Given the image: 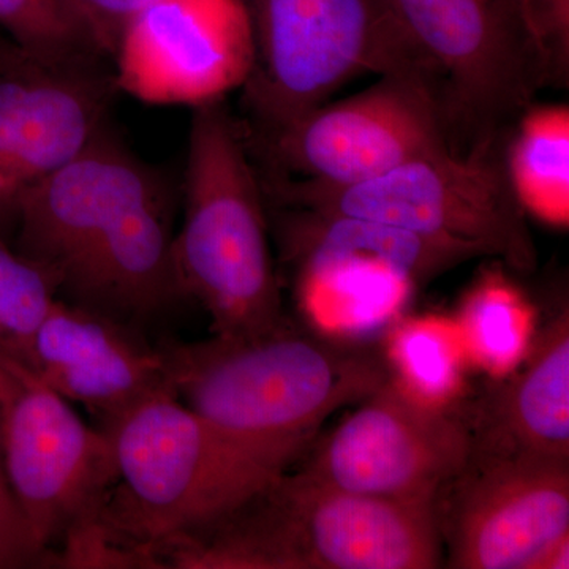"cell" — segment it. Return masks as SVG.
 Masks as SVG:
<instances>
[{"label": "cell", "mask_w": 569, "mask_h": 569, "mask_svg": "<svg viewBox=\"0 0 569 569\" xmlns=\"http://www.w3.org/2000/svg\"><path fill=\"white\" fill-rule=\"evenodd\" d=\"M241 2L250 33V66L241 86L247 138L287 126L367 71L419 78L438 97L432 69L387 0Z\"/></svg>", "instance_id": "obj_6"}, {"label": "cell", "mask_w": 569, "mask_h": 569, "mask_svg": "<svg viewBox=\"0 0 569 569\" xmlns=\"http://www.w3.org/2000/svg\"><path fill=\"white\" fill-rule=\"evenodd\" d=\"M58 295L51 276L0 231V351L28 365L33 336Z\"/></svg>", "instance_id": "obj_20"}, {"label": "cell", "mask_w": 569, "mask_h": 569, "mask_svg": "<svg viewBox=\"0 0 569 569\" xmlns=\"http://www.w3.org/2000/svg\"><path fill=\"white\" fill-rule=\"evenodd\" d=\"M470 429L473 456L569 463V320L559 313Z\"/></svg>", "instance_id": "obj_16"}, {"label": "cell", "mask_w": 569, "mask_h": 569, "mask_svg": "<svg viewBox=\"0 0 569 569\" xmlns=\"http://www.w3.org/2000/svg\"><path fill=\"white\" fill-rule=\"evenodd\" d=\"M3 39H7V37H3L2 33H0V41H2Z\"/></svg>", "instance_id": "obj_26"}, {"label": "cell", "mask_w": 569, "mask_h": 569, "mask_svg": "<svg viewBox=\"0 0 569 569\" xmlns=\"http://www.w3.org/2000/svg\"><path fill=\"white\" fill-rule=\"evenodd\" d=\"M529 316L522 296L501 274H486L467 296L462 325L467 340L486 365L503 367L526 346Z\"/></svg>", "instance_id": "obj_21"}, {"label": "cell", "mask_w": 569, "mask_h": 569, "mask_svg": "<svg viewBox=\"0 0 569 569\" xmlns=\"http://www.w3.org/2000/svg\"><path fill=\"white\" fill-rule=\"evenodd\" d=\"M190 569H433L445 559L438 500L331 488L305 471L272 479L209 529L163 546Z\"/></svg>", "instance_id": "obj_3"}, {"label": "cell", "mask_w": 569, "mask_h": 569, "mask_svg": "<svg viewBox=\"0 0 569 569\" xmlns=\"http://www.w3.org/2000/svg\"><path fill=\"white\" fill-rule=\"evenodd\" d=\"M246 142L260 176L321 187L365 182L419 157L452 152L436 89L402 74L380 77L350 99Z\"/></svg>", "instance_id": "obj_9"}, {"label": "cell", "mask_w": 569, "mask_h": 569, "mask_svg": "<svg viewBox=\"0 0 569 569\" xmlns=\"http://www.w3.org/2000/svg\"><path fill=\"white\" fill-rule=\"evenodd\" d=\"M50 550L41 545L0 467V569L44 567Z\"/></svg>", "instance_id": "obj_23"}, {"label": "cell", "mask_w": 569, "mask_h": 569, "mask_svg": "<svg viewBox=\"0 0 569 569\" xmlns=\"http://www.w3.org/2000/svg\"><path fill=\"white\" fill-rule=\"evenodd\" d=\"M80 2L110 44L112 56L116 37L123 26L159 0H80Z\"/></svg>", "instance_id": "obj_25"}, {"label": "cell", "mask_w": 569, "mask_h": 569, "mask_svg": "<svg viewBox=\"0 0 569 569\" xmlns=\"http://www.w3.org/2000/svg\"><path fill=\"white\" fill-rule=\"evenodd\" d=\"M0 467L41 545L50 550L103 508L116 485L110 438L66 397L0 351Z\"/></svg>", "instance_id": "obj_10"}, {"label": "cell", "mask_w": 569, "mask_h": 569, "mask_svg": "<svg viewBox=\"0 0 569 569\" xmlns=\"http://www.w3.org/2000/svg\"><path fill=\"white\" fill-rule=\"evenodd\" d=\"M121 92L151 104H201L241 88L250 33L241 0H159L118 33L111 56Z\"/></svg>", "instance_id": "obj_14"}, {"label": "cell", "mask_w": 569, "mask_h": 569, "mask_svg": "<svg viewBox=\"0 0 569 569\" xmlns=\"http://www.w3.org/2000/svg\"><path fill=\"white\" fill-rule=\"evenodd\" d=\"M359 403L302 471L362 496L438 500L470 458L468 425L392 378Z\"/></svg>", "instance_id": "obj_13"}, {"label": "cell", "mask_w": 569, "mask_h": 569, "mask_svg": "<svg viewBox=\"0 0 569 569\" xmlns=\"http://www.w3.org/2000/svg\"><path fill=\"white\" fill-rule=\"evenodd\" d=\"M183 181V222L173 246L183 296L208 310L216 336L283 326L263 183L222 100L193 108Z\"/></svg>", "instance_id": "obj_4"}, {"label": "cell", "mask_w": 569, "mask_h": 569, "mask_svg": "<svg viewBox=\"0 0 569 569\" xmlns=\"http://www.w3.org/2000/svg\"><path fill=\"white\" fill-rule=\"evenodd\" d=\"M102 427L118 486L104 516L156 560L160 546L209 529L284 473L183 406L171 389L144 397Z\"/></svg>", "instance_id": "obj_5"}, {"label": "cell", "mask_w": 569, "mask_h": 569, "mask_svg": "<svg viewBox=\"0 0 569 569\" xmlns=\"http://www.w3.org/2000/svg\"><path fill=\"white\" fill-rule=\"evenodd\" d=\"M553 67L556 88L569 80V0H531Z\"/></svg>", "instance_id": "obj_24"}, {"label": "cell", "mask_w": 569, "mask_h": 569, "mask_svg": "<svg viewBox=\"0 0 569 569\" xmlns=\"http://www.w3.org/2000/svg\"><path fill=\"white\" fill-rule=\"evenodd\" d=\"M403 387L426 402L441 406V400L458 388L459 348L447 328L437 323L407 325L395 336L391 347Z\"/></svg>", "instance_id": "obj_22"}, {"label": "cell", "mask_w": 569, "mask_h": 569, "mask_svg": "<svg viewBox=\"0 0 569 569\" xmlns=\"http://www.w3.org/2000/svg\"><path fill=\"white\" fill-rule=\"evenodd\" d=\"M438 505L448 567L563 569L569 463L473 456Z\"/></svg>", "instance_id": "obj_12"}, {"label": "cell", "mask_w": 569, "mask_h": 569, "mask_svg": "<svg viewBox=\"0 0 569 569\" xmlns=\"http://www.w3.org/2000/svg\"><path fill=\"white\" fill-rule=\"evenodd\" d=\"M433 71L456 156L507 140L556 86L531 0H387Z\"/></svg>", "instance_id": "obj_8"}, {"label": "cell", "mask_w": 569, "mask_h": 569, "mask_svg": "<svg viewBox=\"0 0 569 569\" xmlns=\"http://www.w3.org/2000/svg\"><path fill=\"white\" fill-rule=\"evenodd\" d=\"M0 33L37 54L111 61L110 44L80 0H0Z\"/></svg>", "instance_id": "obj_19"}, {"label": "cell", "mask_w": 569, "mask_h": 569, "mask_svg": "<svg viewBox=\"0 0 569 569\" xmlns=\"http://www.w3.org/2000/svg\"><path fill=\"white\" fill-rule=\"evenodd\" d=\"M282 209L283 231L293 254L309 271L373 266L389 274L425 282L452 266L477 258L470 247L427 238L387 224Z\"/></svg>", "instance_id": "obj_17"}, {"label": "cell", "mask_w": 569, "mask_h": 569, "mask_svg": "<svg viewBox=\"0 0 569 569\" xmlns=\"http://www.w3.org/2000/svg\"><path fill=\"white\" fill-rule=\"evenodd\" d=\"M28 366L102 425L171 389L163 348L149 346L118 318L59 298L33 336Z\"/></svg>", "instance_id": "obj_15"}, {"label": "cell", "mask_w": 569, "mask_h": 569, "mask_svg": "<svg viewBox=\"0 0 569 569\" xmlns=\"http://www.w3.org/2000/svg\"><path fill=\"white\" fill-rule=\"evenodd\" d=\"M118 91L108 59L0 41V231L11 241L22 201L108 129Z\"/></svg>", "instance_id": "obj_11"}, {"label": "cell", "mask_w": 569, "mask_h": 569, "mask_svg": "<svg viewBox=\"0 0 569 569\" xmlns=\"http://www.w3.org/2000/svg\"><path fill=\"white\" fill-rule=\"evenodd\" d=\"M505 142L466 157L452 152L419 157L351 186L260 178L266 200L279 208L365 220L458 242L479 257H496L512 271L530 274L537 269L538 252L529 213L508 179Z\"/></svg>", "instance_id": "obj_7"}, {"label": "cell", "mask_w": 569, "mask_h": 569, "mask_svg": "<svg viewBox=\"0 0 569 569\" xmlns=\"http://www.w3.org/2000/svg\"><path fill=\"white\" fill-rule=\"evenodd\" d=\"M505 167L526 212L542 222H569V107L535 102L505 142Z\"/></svg>", "instance_id": "obj_18"}, {"label": "cell", "mask_w": 569, "mask_h": 569, "mask_svg": "<svg viewBox=\"0 0 569 569\" xmlns=\"http://www.w3.org/2000/svg\"><path fill=\"white\" fill-rule=\"evenodd\" d=\"M163 351L183 406L279 471L305 455L326 419L391 380L369 348L298 335L287 325Z\"/></svg>", "instance_id": "obj_2"}, {"label": "cell", "mask_w": 569, "mask_h": 569, "mask_svg": "<svg viewBox=\"0 0 569 569\" xmlns=\"http://www.w3.org/2000/svg\"><path fill=\"white\" fill-rule=\"evenodd\" d=\"M163 179L103 130L22 201L13 246L69 302L126 320L183 298Z\"/></svg>", "instance_id": "obj_1"}]
</instances>
